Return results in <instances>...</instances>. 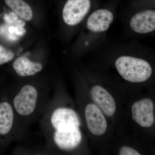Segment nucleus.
Here are the masks:
<instances>
[{
  "mask_svg": "<svg viewBox=\"0 0 155 155\" xmlns=\"http://www.w3.org/2000/svg\"><path fill=\"white\" fill-rule=\"evenodd\" d=\"M45 89L32 83L24 84L17 87L11 103L19 128L42 113L48 103L45 101Z\"/></svg>",
  "mask_w": 155,
  "mask_h": 155,
  "instance_id": "1",
  "label": "nucleus"
},
{
  "mask_svg": "<svg viewBox=\"0 0 155 155\" xmlns=\"http://www.w3.org/2000/svg\"><path fill=\"white\" fill-rule=\"evenodd\" d=\"M43 112L41 124L45 138L54 134L66 132L80 126L79 116L71 108H52L48 102Z\"/></svg>",
  "mask_w": 155,
  "mask_h": 155,
  "instance_id": "2",
  "label": "nucleus"
},
{
  "mask_svg": "<svg viewBox=\"0 0 155 155\" xmlns=\"http://www.w3.org/2000/svg\"><path fill=\"white\" fill-rule=\"evenodd\" d=\"M115 66L119 75L130 82H144L152 74V68L149 63L140 58L121 56L116 60Z\"/></svg>",
  "mask_w": 155,
  "mask_h": 155,
  "instance_id": "3",
  "label": "nucleus"
},
{
  "mask_svg": "<svg viewBox=\"0 0 155 155\" xmlns=\"http://www.w3.org/2000/svg\"><path fill=\"white\" fill-rule=\"evenodd\" d=\"M91 6L90 0H68L62 13L64 22L70 26L77 25L86 16Z\"/></svg>",
  "mask_w": 155,
  "mask_h": 155,
  "instance_id": "4",
  "label": "nucleus"
},
{
  "mask_svg": "<svg viewBox=\"0 0 155 155\" xmlns=\"http://www.w3.org/2000/svg\"><path fill=\"white\" fill-rule=\"evenodd\" d=\"M48 145L53 143L59 149L69 151L77 148L82 140L79 127L66 132L54 134L46 138Z\"/></svg>",
  "mask_w": 155,
  "mask_h": 155,
  "instance_id": "5",
  "label": "nucleus"
},
{
  "mask_svg": "<svg viewBox=\"0 0 155 155\" xmlns=\"http://www.w3.org/2000/svg\"><path fill=\"white\" fill-rule=\"evenodd\" d=\"M131 112L132 119L141 127H148L153 125L154 104L150 99H144L134 103Z\"/></svg>",
  "mask_w": 155,
  "mask_h": 155,
  "instance_id": "6",
  "label": "nucleus"
},
{
  "mask_svg": "<svg viewBox=\"0 0 155 155\" xmlns=\"http://www.w3.org/2000/svg\"><path fill=\"white\" fill-rule=\"evenodd\" d=\"M85 117L89 130L96 136L102 135L107 130V120L97 106L93 104L87 105Z\"/></svg>",
  "mask_w": 155,
  "mask_h": 155,
  "instance_id": "7",
  "label": "nucleus"
},
{
  "mask_svg": "<svg viewBox=\"0 0 155 155\" xmlns=\"http://www.w3.org/2000/svg\"><path fill=\"white\" fill-rule=\"evenodd\" d=\"M19 129L17 116L11 102L0 103V135L7 136Z\"/></svg>",
  "mask_w": 155,
  "mask_h": 155,
  "instance_id": "8",
  "label": "nucleus"
},
{
  "mask_svg": "<svg viewBox=\"0 0 155 155\" xmlns=\"http://www.w3.org/2000/svg\"><path fill=\"white\" fill-rule=\"evenodd\" d=\"M91 94L94 101L106 115L112 116L115 114L116 102L105 89L99 85H95L92 87Z\"/></svg>",
  "mask_w": 155,
  "mask_h": 155,
  "instance_id": "9",
  "label": "nucleus"
},
{
  "mask_svg": "<svg viewBox=\"0 0 155 155\" xmlns=\"http://www.w3.org/2000/svg\"><path fill=\"white\" fill-rule=\"evenodd\" d=\"M130 28L137 33L146 34L155 29V12L153 10L142 11L135 14L130 22Z\"/></svg>",
  "mask_w": 155,
  "mask_h": 155,
  "instance_id": "10",
  "label": "nucleus"
},
{
  "mask_svg": "<svg viewBox=\"0 0 155 155\" xmlns=\"http://www.w3.org/2000/svg\"><path fill=\"white\" fill-rule=\"evenodd\" d=\"M114 19V14L110 11L105 9H99L89 16L87 27L92 32H103L109 29Z\"/></svg>",
  "mask_w": 155,
  "mask_h": 155,
  "instance_id": "11",
  "label": "nucleus"
},
{
  "mask_svg": "<svg viewBox=\"0 0 155 155\" xmlns=\"http://www.w3.org/2000/svg\"><path fill=\"white\" fill-rule=\"evenodd\" d=\"M14 71L20 77H28L42 71L43 66L39 62H34L24 56L17 58L13 64Z\"/></svg>",
  "mask_w": 155,
  "mask_h": 155,
  "instance_id": "12",
  "label": "nucleus"
},
{
  "mask_svg": "<svg viewBox=\"0 0 155 155\" xmlns=\"http://www.w3.org/2000/svg\"><path fill=\"white\" fill-rule=\"evenodd\" d=\"M10 8L19 17L26 21H30L33 17L32 10L23 0H5Z\"/></svg>",
  "mask_w": 155,
  "mask_h": 155,
  "instance_id": "13",
  "label": "nucleus"
},
{
  "mask_svg": "<svg viewBox=\"0 0 155 155\" xmlns=\"http://www.w3.org/2000/svg\"><path fill=\"white\" fill-rule=\"evenodd\" d=\"M15 55L11 50L0 45V65L8 63L14 59Z\"/></svg>",
  "mask_w": 155,
  "mask_h": 155,
  "instance_id": "14",
  "label": "nucleus"
},
{
  "mask_svg": "<svg viewBox=\"0 0 155 155\" xmlns=\"http://www.w3.org/2000/svg\"><path fill=\"white\" fill-rule=\"evenodd\" d=\"M120 155H140V154L136 150L127 146H123L120 149Z\"/></svg>",
  "mask_w": 155,
  "mask_h": 155,
  "instance_id": "15",
  "label": "nucleus"
}]
</instances>
